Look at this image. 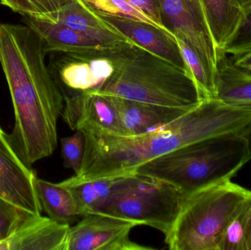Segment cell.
<instances>
[{"mask_svg":"<svg viewBox=\"0 0 251 250\" xmlns=\"http://www.w3.org/2000/svg\"><path fill=\"white\" fill-rule=\"evenodd\" d=\"M251 124V106L205 99L176 120L137 136L84 129L85 151L76 182L134 174L142 164L209 138L241 134Z\"/></svg>","mask_w":251,"mask_h":250,"instance_id":"cell-1","label":"cell"},{"mask_svg":"<svg viewBox=\"0 0 251 250\" xmlns=\"http://www.w3.org/2000/svg\"><path fill=\"white\" fill-rule=\"evenodd\" d=\"M38 34L28 25L0 23V63L15 114L10 139L22 159L32 164L50 157L57 145L63 92L45 62Z\"/></svg>","mask_w":251,"mask_h":250,"instance_id":"cell-2","label":"cell"},{"mask_svg":"<svg viewBox=\"0 0 251 250\" xmlns=\"http://www.w3.org/2000/svg\"><path fill=\"white\" fill-rule=\"evenodd\" d=\"M107 54L113 73L89 93L183 110L203 101L190 74L137 45L122 43Z\"/></svg>","mask_w":251,"mask_h":250,"instance_id":"cell-3","label":"cell"},{"mask_svg":"<svg viewBox=\"0 0 251 250\" xmlns=\"http://www.w3.org/2000/svg\"><path fill=\"white\" fill-rule=\"evenodd\" d=\"M249 162L240 133L209 138L142 164L134 173L166 182L186 196L205 186L231 179Z\"/></svg>","mask_w":251,"mask_h":250,"instance_id":"cell-4","label":"cell"},{"mask_svg":"<svg viewBox=\"0 0 251 250\" xmlns=\"http://www.w3.org/2000/svg\"><path fill=\"white\" fill-rule=\"evenodd\" d=\"M251 190L222 181L184 198L165 242L171 250H220L223 237Z\"/></svg>","mask_w":251,"mask_h":250,"instance_id":"cell-5","label":"cell"},{"mask_svg":"<svg viewBox=\"0 0 251 250\" xmlns=\"http://www.w3.org/2000/svg\"><path fill=\"white\" fill-rule=\"evenodd\" d=\"M185 195L175 186L148 176H126L100 212L148 226L167 235Z\"/></svg>","mask_w":251,"mask_h":250,"instance_id":"cell-6","label":"cell"},{"mask_svg":"<svg viewBox=\"0 0 251 250\" xmlns=\"http://www.w3.org/2000/svg\"><path fill=\"white\" fill-rule=\"evenodd\" d=\"M164 27L188 44L217 75L218 50L209 29L201 0H159Z\"/></svg>","mask_w":251,"mask_h":250,"instance_id":"cell-7","label":"cell"},{"mask_svg":"<svg viewBox=\"0 0 251 250\" xmlns=\"http://www.w3.org/2000/svg\"><path fill=\"white\" fill-rule=\"evenodd\" d=\"M139 225L102 213L88 214L70 227L65 250H151L130 239Z\"/></svg>","mask_w":251,"mask_h":250,"instance_id":"cell-8","label":"cell"},{"mask_svg":"<svg viewBox=\"0 0 251 250\" xmlns=\"http://www.w3.org/2000/svg\"><path fill=\"white\" fill-rule=\"evenodd\" d=\"M37 178L15 149L10 135L0 126V197L34 215H41Z\"/></svg>","mask_w":251,"mask_h":250,"instance_id":"cell-9","label":"cell"},{"mask_svg":"<svg viewBox=\"0 0 251 250\" xmlns=\"http://www.w3.org/2000/svg\"><path fill=\"white\" fill-rule=\"evenodd\" d=\"M61 91L64 97L61 115L72 130L91 129L125 136L120 116L107 97L87 91Z\"/></svg>","mask_w":251,"mask_h":250,"instance_id":"cell-10","label":"cell"},{"mask_svg":"<svg viewBox=\"0 0 251 250\" xmlns=\"http://www.w3.org/2000/svg\"><path fill=\"white\" fill-rule=\"evenodd\" d=\"M109 49L59 53L62 56L54 63L57 77H54L60 89L90 91L110 77L113 65L107 54Z\"/></svg>","mask_w":251,"mask_h":250,"instance_id":"cell-11","label":"cell"},{"mask_svg":"<svg viewBox=\"0 0 251 250\" xmlns=\"http://www.w3.org/2000/svg\"><path fill=\"white\" fill-rule=\"evenodd\" d=\"M97 12L104 22L111 25L134 45L166 60L190 75L175 37L146 22L113 16L97 10Z\"/></svg>","mask_w":251,"mask_h":250,"instance_id":"cell-12","label":"cell"},{"mask_svg":"<svg viewBox=\"0 0 251 250\" xmlns=\"http://www.w3.org/2000/svg\"><path fill=\"white\" fill-rule=\"evenodd\" d=\"M71 226L32 216L0 242V250H65Z\"/></svg>","mask_w":251,"mask_h":250,"instance_id":"cell-13","label":"cell"},{"mask_svg":"<svg viewBox=\"0 0 251 250\" xmlns=\"http://www.w3.org/2000/svg\"><path fill=\"white\" fill-rule=\"evenodd\" d=\"M105 97L120 116L125 136H137L150 132L171 123L190 110L146 104L119 97Z\"/></svg>","mask_w":251,"mask_h":250,"instance_id":"cell-14","label":"cell"},{"mask_svg":"<svg viewBox=\"0 0 251 250\" xmlns=\"http://www.w3.org/2000/svg\"><path fill=\"white\" fill-rule=\"evenodd\" d=\"M25 23L38 34L47 54L103 51L120 44L101 42L61 23L30 17H25Z\"/></svg>","mask_w":251,"mask_h":250,"instance_id":"cell-15","label":"cell"},{"mask_svg":"<svg viewBox=\"0 0 251 250\" xmlns=\"http://www.w3.org/2000/svg\"><path fill=\"white\" fill-rule=\"evenodd\" d=\"M54 23H61L106 44H134L104 22L97 10L84 0H69L56 15Z\"/></svg>","mask_w":251,"mask_h":250,"instance_id":"cell-16","label":"cell"},{"mask_svg":"<svg viewBox=\"0 0 251 250\" xmlns=\"http://www.w3.org/2000/svg\"><path fill=\"white\" fill-rule=\"evenodd\" d=\"M217 98L240 106H251V72L233 64L228 54L218 51Z\"/></svg>","mask_w":251,"mask_h":250,"instance_id":"cell-17","label":"cell"},{"mask_svg":"<svg viewBox=\"0 0 251 250\" xmlns=\"http://www.w3.org/2000/svg\"><path fill=\"white\" fill-rule=\"evenodd\" d=\"M201 2L217 48L223 51L240 26L244 11L235 0H201Z\"/></svg>","mask_w":251,"mask_h":250,"instance_id":"cell-18","label":"cell"},{"mask_svg":"<svg viewBox=\"0 0 251 250\" xmlns=\"http://www.w3.org/2000/svg\"><path fill=\"white\" fill-rule=\"evenodd\" d=\"M35 188L42 209L50 218L69 226L82 218L72 192L61 183L37 178Z\"/></svg>","mask_w":251,"mask_h":250,"instance_id":"cell-19","label":"cell"},{"mask_svg":"<svg viewBox=\"0 0 251 250\" xmlns=\"http://www.w3.org/2000/svg\"><path fill=\"white\" fill-rule=\"evenodd\" d=\"M126 176L113 179L76 182L72 178L60 182L72 192L82 217L100 212L111 198Z\"/></svg>","mask_w":251,"mask_h":250,"instance_id":"cell-20","label":"cell"},{"mask_svg":"<svg viewBox=\"0 0 251 250\" xmlns=\"http://www.w3.org/2000/svg\"><path fill=\"white\" fill-rule=\"evenodd\" d=\"M176 40L181 55L202 99L216 98L218 92L217 75L208 68L192 47L181 40Z\"/></svg>","mask_w":251,"mask_h":250,"instance_id":"cell-21","label":"cell"},{"mask_svg":"<svg viewBox=\"0 0 251 250\" xmlns=\"http://www.w3.org/2000/svg\"><path fill=\"white\" fill-rule=\"evenodd\" d=\"M220 250H251V190L228 226Z\"/></svg>","mask_w":251,"mask_h":250,"instance_id":"cell-22","label":"cell"},{"mask_svg":"<svg viewBox=\"0 0 251 250\" xmlns=\"http://www.w3.org/2000/svg\"><path fill=\"white\" fill-rule=\"evenodd\" d=\"M69 0H0L2 5L25 17L55 22L56 15Z\"/></svg>","mask_w":251,"mask_h":250,"instance_id":"cell-23","label":"cell"},{"mask_svg":"<svg viewBox=\"0 0 251 250\" xmlns=\"http://www.w3.org/2000/svg\"><path fill=\"white\" fill-rule=\"evenodd\" d=\"M84 1L90 4L91 7H94L97 11L102 12L113 16H123V17L135 19L140 22H146L162 29L146 13L133 5L128 0H84Z\"/></svg>","mask_w":251,"mask_h":250,"instance_id":"cell-24","label":"cell"},{"mask_svg":"<svg viewBox=\"0 0 251 250\" xmlns=\"http://www.w3.org/2000/svg\"><path fill=\"white\" fill-rule=\"evenodd\" d=\"M61 157L63 165L72 169L75 174L79 173L82 167L85 151V139L83 132L77 130L72 136L60 139Z\"/></svg>","mask_w":251,"mask_h":250,"instance_id":"cell-25","label":"cell"},{"mask_svg":"<svg viewBox=\"0 0 251 250\" xmlns=\"http://www.w3.org/2000/svg\"><path fill=\"white\" fill-rule=\"evenodd\" d=\"M34 214L0 197V242L9 237L22 223Z\"/></svg>","mask_w":251,"mask_h":250,"instance_id":"cell-26","label":"cell"},{"mask_svg":"<svg viewBox=\"0 0 251 250\" xmlns=\"http://www.w3.org/2000/svg\"><path fill=\"white\" fill-rule=\"evenodd\" d=\"M251 49V7L244 13L243 20L231 41L223 52L230 56L237 55Z\"/></svg>","mask_w":251,"mask_h":250,"instance_id":"cell-27","label":"cell"},{"mask_svg":"<svg viewBox=\"0 0 251 250\" xmlns=\"http://www.w3.org/2000/svg\"><path fill=\"white\" fill-rule=\"evenodd\" d=\"M128 1L133 5L141 10L143 13H146L162 29L166 31L172 36L175 37L171 32H168L162 25V19H161L160 1L159 0H128Z\"/></svg>","mask_w":251,"mask_h":250,"instance_id":"cell-28","label":"cell"},{"mask_svg":"<svg viewBox=\"0 0 251 250\" xmlns=\"http://www.w3.org/2000/svg\"><path fill=\"white\" fill-rule=\"evenodd\" d=\"M228 56L234 66L251 72V49L237 55Z\"/></svg>","mask_w":251,"mask_h":250,"instance_id":"cell-29","label":"cell"},{"mask_svg":"<svg viewBox=\"0 0 251 250\" xmlns=\"http://www.w3.org/2000/svg\"><path fill=\"white\" fill-rule=\"evenodd\" d=\"M242 136L244 138L247 145L248 160H251V124L249 125L241 133Z\"/></svg>","mask_w":251,"mask_h":250,"instance_id":"cell-30","label":"cell"},{"mask_svg":"<svg viewBox=\"0 0 251 250\" xmlns=\"http://www.w3.org/2000/svg\"><path fill=\"white\" fill-rule=\"evenodd\" d=\"M235 1L243 9L244 13L251 7V0H235Z\"/></svg>","mask_w":251,"mask_h":250,"instance_id":"cell-31","label":"cell"}]
</instances>
